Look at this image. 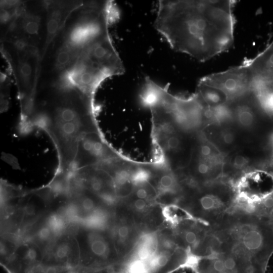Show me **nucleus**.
<instances>
[{"label":"nucleus","mask_w":273,"mask_h":273,"mask_svg":"<svg viewBox=\"0 0 273 273\" xmlns=\"http://www.w3.org/2000/svg\"><path fill=\"white\" fill-rule=\"evenodd\" d=\"M237 2L159 1L154 27L173 50L205 62L233 46Z\"/></svg>","instance_id":"f257e3e1"},{"label":"nucleus","mask_w":273,"mask_h":273,"mask_svg":"<svg viewBox=\"0 0 273 273\" xmlns=\"http://www.w3.org/2000/svg\"><path fill=\"white\" fill-rule=\"evenodd\" d=\"M44 95H35L32 110L20 129L26 132L36 127L46 132L58 153L55 173L66 174L71 170L79 141L86 133L97 131L94 99L64 78L54 80Z\"/></svg>","instance_id":"f03ea898"},{"label":"nucleus","mask_w":273,"mask_h":273,"mask_svg":"<svg viewBox=\"0 0 273 273\" xmlns=\"http://www.w3.org/2000/svg\"><path fill=\"white\" fill-rule=\"evenodd\" d=\"M191 259L176 243L167 222L156 229L142 230L128 253L96 273H171L189 264Z\"/></svg>","instance_id":"7ed1b4c3"},{"label":"nucleus","mask_w":273,"mask_h":273,"mask_svg":"<svg viewBox=\"0 0 273 273\" xmlns=\"http://www.w3.org/2000/svg\"><path fill=\"white\" fill-rule=\"evenodd\" d=\"M80 249V261L74 273H93L114 263L118 259L108 230L92 229L80 224L73 226Z\"/></svg>","instance_id":"20e7f679"},{"label":"nucleus","mask_w":273,"mask_h":273,"mask_svg":"<svg viewBox=\"0 0 273 273\" xmlns=\"http://www.w3.org/2000/svg\"><path fill=\"white\" fill-rule=\"evenodd\" d=\"M65 74L74 86L92 98L105 79L121 75L117 71L93 61L83 49L75 64Z\"/></svg>","instance_id":"39448f33"},{"label":"nucleus","mask_w":273,"mask_h":273,"mask_svg":"<svg viewBox=\"0 0 273 273\" xmlns=\"http://www.w3.org/2000/svg\"><path fill=\"white\" fill-rule=\"evenodd\" d=\"M80 261V249L72 226L57 237L43 252L40 263L68 269L73 273Z\"/></svg>","instance_id":"423d86ee"},{"label":"nucleus","mask_w":273,"mask_h":273,"mask_svg":"<svg viewBox=\"0 0 273 273\" xmlns=\"http://www.w3.org/2000/svg\"><path fill=\"white\" fill-rule=\"evenodd\" d=\"M142 230L124 207L119 204L115 207L114 217L108 231L118 255L116 261L130 251Z\"/></svg>","instance_id":"0eeeda50"},{"label":"nucleus","mask_w":273,"mask_h":273,"mask_svg":"<svg viewBox=\"0 0 273 273\" xmlns=\"http://www.w3.org/2000/svg\"><path fill=\"white\" fill-rule=\"evenodd\" d=\"M84 2L49 1H43L47 12L46 36L40 57L42 61L50 44L63 30L67 19Z\"/></svg>","instance_id":"6e6552de"},{"label":"nucleus","mask_w":273,"mask_h":273,"mask_svg":"<svg viewBox=\"0 0 273 273\" xmlns=\"http://www.w3.org/2000/svg\"><path fill=\"white\" fill-rule=\"evenodd\" d=\"M12 254L1 260V265L8 273H29L42 260L43 252L40 248L29 240L16 239Z\"/></svg>","instance_id":"1a4fd4ad"},{"label":"nucleus","mask_w":273,"mask_h":273,"mask_svg":"<svg viewBox=\"0 0 273 273\" xmlns=\"http://www.w3.org/2000/svg\"><path fill=\"white\" fill-rule=\"evenodd\" d=\"M113 158L111 151L102 140L98 131L89 132L79 142L71 171L96 165Z\"/></svg>","instance_id":"9d476101"},{"label":"nucleus","mask_w":273,"mask_h":273,"mask_svg":"<svg viewBox=\"0 0 273 273\" xmlns=\"http://www.w3.org/2000/svg\"><path fill=\"white\" fill-rule=\"evenodd\" d=\"M82 49L74 48L62 40L55 53L53 71L57 77L69 71L77 61Z\"/></svg>","instance_id":"9b49d317"},{"label":"nucleus","mask_w":273,"mask_h":273,"mask_svg":"<svg viewBox=\"0 0 273 273\" xmlns=\"http://www.w3.org/2000/svg\"><path fill=\"white\" fill-rule=\"evenodd\" d=\"M41 21L40 15L29 10L26 6L23 13L18 16L16 28L11 34L24 36L37 44L34 38L39 34Z\"/></svg>","instance_id":"f8f14e48"},{"label":"nucleus","mask_w":273,"mask_h":273,"mask_svg":"<svg viewBox=\"0 0 273 273\" xmlns=\"http://www.w3.org/2000/svg\"><path fill=\"white\" fill-rule=\"evenodd\" d=\"M166 147L169 150L176 149L180 144V140L175 135L169 136L165 142Z\"/></svg>","instance_id":"ddd939ff"},{"label":"nucleus","mask_w":273,"mask_h":273,"mask_svg":"<svg viewBox=\"0 0 273 273\" xmlns=\"http://www.w3.org/2000/svg\"><path fill=\"white\" fill-rule=\"evenodd\" d=\"M248 161L244 156L240 155L236 156L233 161V164L236 168H242L247 164Z\"/></svg>","instance_id":"4468645a"},{"label":"nucleus","mask_w":273,"mask_h":273,"mask_svg":"<svg viewBox=\"0 0 273 273\" xmlns=\"http://www.w3.org/2000/svg\"><path fill=\"white\" fill-rule=\"evenodd\" d=\"M223 142L227 145L232 144L235 140L234 134L230 131H223L221 134Z\"/></svg>","instance_id":"2eb2a0df"},{"label":"nucleus","mask_w":273,"mask_h":273,"mask_svg":"<svg viewBox=\"0 0 273 273\" xmlns=\"http://www.w3.org/2000/svg\"><path fill=\"white\" fill-rule=\"evenodd\" d=\"M210 166L206 162H202L197 166L198 173L203 176L206 175L210 172Z\"/></svg>","instance_id":"dca6fc26"},{"label":"nucleus","mask_w":273,"mask_h":273,"mask_svg":"<svg viewBox=\"0 0 273 273\" xmlns=\"http://www.w3.org/2000/svg\"><path fill=\"white\" fill-rule=\"evenodd\" d=\"M211 149L208 145H203L201 147L200 153L203 157H209L211 154Z\"/></svg>","instance_id":"f3484780"},{"label":"nucleus","mask_w":273,"mask_h":273,"mask_svg":"<svg viewBox=\"0 0 273 273\" xmlns=\"http://www.w3.org/2000/svg\"><path fill=\"white\" fill-rule=\"evenodd\" d=\"M270 164L271 166L273 167V158L271 159V160L270 161Z\"/></svg>","instance_id":"a211bd4d"}]
</instances>
